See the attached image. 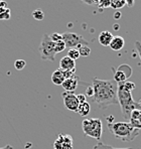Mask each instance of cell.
<instances>
[{
  "mask_svg": "<svg viewBox=\"0 0 141 149\" xmlns=\"http://www.w3.org/2000/svg\"><path fill=\"white\" fill-rule=\"evenodd\" d=\"M50 38L52 39V41L54 42H58V41L61 40V34L58 33V32H54L50 36Z\"/></svg>",
  "mask_w": 141,
  "mask_h": 149,
  "instance_id": "4316f807",
  "label": "cell"
},
{
  "mask_svg": "<svg viewBox=\"0 0 141 149\" xmlns=\"http://www.w3.org/2000/svg\"><path fill=\"white\" fill-rule=\"evenodd\" d=\"M26 65V62L24 60H16L14 63V68L17 70V71H21L25 68Z\"/></svg>",
  "mask_w": 141,
  "mask_h": 149,
  "instance_id": "cb8c5ba5",
  "label": "cell"
},
{
  "mask_svg": "<svg viewBox=\"0 0 141 149\" xmlns=\"http://www.w3.org/2000/svg\"><path fill=\"white\" fill-rule=\"evenodd\" d=\"M92 1H93V4H98L100 0H92Z\"/></svg>",
  "mask_w": 141,
  "mask_h": 149,
  "instance_id": "8d00e7d4",
  "label": "cell"
},
{
  "mask_svg": "<svg viewBox=\"0 0 141 149\" xmlns=\"http://www.w3.org/2000/svg\"><path fill=\"white\" fill-rule=\"evenodd\" d=\"M67 56H69L70 58H72L73 61L76 62V60H78V58H80V52H79V50L77 49H70L68 50Z\"/></svg>",
  "mask_w": 141,
  "mask_h": 149,
  "instance_id": "ffe728a7",
  "label": "cell"
},
{
  "mask_svg": "<svg viewBox=\"0 0 141 149\" xmlns=\"http://www.w3.org/2000/svg\"><path fill=\"white\" fill-rule=\"evenodd\" d=\"M61 71H63V70H61ZM63 74H64L65 79H70L74 76H76V69L70 70V71H63Z\"/></svg>",
  "mask_w": 141,
  "mask_h": 149,
  "instance_id": "484cf974",
  "label": "cell"
},
{
  "mask_svg": "<svg viewBox=\"0 0 141 149\" xmlns=\"http://www.w3.org/2000/svg\"><path fill=\"white\" fill-rule=\"evenodd\" d=\"M117 85L119 87L123 88V89L126 90V91H128V92H132L136 88L135 84H134L133 82H129V81H125V82H123V83H119Z\"/></svg>",
  "mask_w": 141,
  "mask_h": 149,
  "instance_id": "2e32d148",
  "label": "cell"
},
{
  "mask_svg": "<svg viewBox=\"0 0 141 149\" xmlns=\"http://www.w3.org/2000/svg\"><path fill=\"white\" fill-rule=\"evenodd\" d=\"M32 17L35 19V20H43V17H45V13H43V11L41 9H35L34 10V12H32Z\"/></svg>",
  "mask_w": 141,
  "mask_h": 149,
  "instance_id": "44dd1931",
  "label": "cell"
},
{
  "mask_svg": "<svg viewBox=\"0 0 141 149\" xmlns=\"http://www.w3.org/2000/svg\"><path fill=\"white\" fill-rule=\"evenodd\" d=\"M114 29H115V30H119V25H118V24H115V25H114Z\"/></svg>",
  "mask_w": 141,
  "mask_h": 149,
  "instance_id": "d590c367",
  "label": "cell"
},
{
  "mask_svg": "<svg viewBox=\"0 0 141 149\" xmlns=\"http://www.w3.org/2000/svg\"><path fill=\"white\" fill-rule=\"evenodd\" d=\"M113 37L114 36L112 34V32L108 31V30H103V31L100 32V34H99L98 39L101 45H103V47H109L112 39H113Z\"/></svg>",
  "mask_w": 141,
  "mask_h": 149,
  "instance_id": "7c38bea8",
  "label": "cell"
},
{
  "mask_svg": "<svg viewBox=\"0 0 141 149\" xmlns=\"http://www.w3.org/2000/svg\"><path fill=\"white\" fill-rule=\"evenodd\" d=\"M139 123H140V126H141V113H140V116H139Z\"/></svg>",
  "mask_w": 141,
  "mask_h": 149,
  "instance_id": "74e56055",
  "label": "cell"
},
{
  "mask_svg": "<svg viewBox=\"0 0 141 149\" xmlns=\"http://www.w3.org/2000/svg\"><path fill=\"white\" fill-rule=\"evenodd\" d=\"M65 80L66 79L64 77L63 71L61 69H58L57 71H54L52 74V82L56 86H61V84L65 82Z\"/></svg>",
  "mask_w": 141,
  "mask_h": 149,
  "instance_id": "5bb4252c",
  "label": "cell"
},
{
  "mask_svg": "<svg viewBox=\"0 0 141 149\" xmlns=\"http://www.w3.org/2000/svg\"><path fill=\"white\" fill-rule=\"evenodd\" d=\"M79 52H80V56H84V58H87L91 54V49L89 47V45H82L80 49H78Z\"/></svg>",
  "mask_w": 141,
  "mask_h": 149,
  "instance_id": "d6986e66",
  "label": "cell"
},
{
  "mask_svg": "<svg viewBox=\"0 0 141 149\" xmlns=\"http://www.w3.org/2000/svg\"><path fill=\"white\" fill-rule=\"evenodd\" d=\"M10 18V9L0 7V20H8Z\"/></svg>",
  "mask_w": 141,
  "mask_h": 149,
  "instance_id": "ac0fdd59",
  "label": "cell"
},
{
  "mask_svg": "<svg viewBox=\"0 0 141 149\" xmlns=\"http://www.w3.org/2000/svg\"><path fill=\"white\" fill-rule=\"evenodd\" d=\"M61 97H63L64 105H65L66 109L73 112H77L79 105H80L78 99H77V95H75L74 93H70V92H64Z\"/></svg>",
  "mask_w": 141,
  "mask_h": 149,
  "instance_id": "ba28073f",
  "label": "cell"
},
{
  "mask_svg": "<svg viewBox=\"0 0 141 149\" xmlns=\"http://www.w3.org/2000/svg\"><path fill=\"white\" fill-rule=\"evenodd\" d=\"M67 47H66V45L63 40H59L58 42H54V49H56V54H59V52H64Z\"/></svg>",
  "mask_w": 141,
  "mask_h": 149,
  "instance_id": "603a6c76",
  "label": "cell"
},
{
  "mask_svg": "<svg viewBox=\"0 0 141 149\" xmlns=\"http://www.w3.org/2000/svg\"><path fill=\"white\" fill-rule=\"evenodd\" d=\"M84 3L88 4V5H93V1L92 0H82Z\"/></svg>",
  "mask_w": 141,
  "mask_h": 149,
  "instance_id": "836d02e7",
  "label": "cell"
},
{
  "mask_svg": "<svg viewBox=\"0 0 141 149\" xmlns=\"http://www.w3.org/2000/svg\"><path fill=\"white\" fill-rule=\"evenodd\" d=\"M77 99H78L79 104H83V103L87 102V98H86V95H84V94H79V95H77Z\"/></svg>",
  "mask_w": 141,
  "mask_h": 149,
  "instance_id": "83f0119b",
  "label": "cell"
},
{
  "mask_svg": "<svg viewBox=\"0 0 141 149\" xmlns=\"http://www.w3.org/2000/svg\"><path fill=\"white\" fill-rule=\"evenodd\" d=\"M54 149H73V138L68 134H59L54 143Z\"/></svg>",
  "mask_w": 141,
  "mask_h": 149,
  "instance_id": "9c48e42d",
  "label": "cell"
},
{
  "mask_svg": "<svg viewBox=\"0 0 141 149\" xmlns=\"http://www.w3.org/2000/svg\"><path fill=\"white\" fill-rule=\"evenodd\" d=\"M125 45V40L122 36H114L113 39H112L111 43H110L109 47H111V49L115 50V52H119L124 47Z\"/></svg>",
  "mask_w": 141,
  "mask_h": 149,
  "instance_id": "4fadbf2b",
  "label": "cell"
},
{
  "mask_svg": "<svg viewBox=\"0 0 141 149\" xmlns=\"http://www.w3.org/2000/svg\"><path fill=\"white\" fill-rule=\"evenodd\" d=\"M79 77L74 76L73 78L70 79H66L65 82L61 84V87L64 88L66 92H70V93H74L75 91L77 90V88L79 86Z\"/></svg>",
  "mask_w": 141,
  "mask_h": 149,
  "instance_id": "30bf717a",
  "label": "cell"
},
{
  "mask_svg": "<svg viewBox=\"0 0 141 149\" xmlns=\"http://www.w3.org/2000/svg\"><path fill=\"white\" fill-rule=\"evenodd\" d=\"M40 58L43 61H48V62H54L56 60V49H54V42L52 41L50 36L45 33L41 37L40 45L38 47Z\"/></svg>",
  "mask_w": 141,
  "mask_h": 149,
  "instance_id": "5b68a950",
  "label": "cell"
},
{
  "mask_svg": "<svg viewBox=\"0 0 141 149\" xmlns=\"http://www.w3.org/2000/svg\"><path fill=\"white\" fill-rule=\"evenodd\" d=\"M135 47H136V50H137L138 54L140 56V60H141V45L139 41H135Z\"/></svg>",
  "mask_w": 141,
  "mask_h": 149,
  "instance_id": "f546056e",
  "label": "cell"
},
{
  "mask_svg": "<svg viewBox=\"0 0 141 149\" xmlns=\"http://www.w3.org/2000/svg\"><path fill=\"white\" fill-rule=\"evenodd\" d=\"M90 111H91V108H90V104L88 102H85L83 104H80L78 107V110H77V113L79 114L82 117H86V116L89 115Z\"/></svg>",
  "mask_w": 141,
  "mask_h": 149,
  "instance_id": "9a60e30c",
  "label": "cell"
},
{
  "mask_svg": "<svg viewBox=\"0 0 141 149\" xmlns=\"http://www.w3.org/2000/svg\"><path fill=\"white\" fill-rule=\"evenodd\" d=\"M139 105H140V108H141V101H140V102H139Z\"/></svg>",
  "mask_w": 141,
  "mask_h": 149,
  "instance_id": "f35d334b",
  "label": "cell"
},
{
  "mask_svg": "<svg viewBox=\"0 0 141 149\" xmlns=\"http://www.w3.org/2000/svg\"><path fill=\"white\" fill-rule=\"evenodd\" d=\"M59 69L63 71H70V70L76 69V62L70 58L68 56L61 58V62H59Z\"/></svg>",
  "mask_w": 141,
  "mask_h": 149,
  "instance_id": "8fae6325",
  "label": "cell"
},
{
  "mask_svg": "<svg viewBox=\"0 0 141 149\" xmlns=\"http://www.w3.org/2000/svg\"><path fill=\"white\" fill-rule=\"evenodd\" d=\"M98 6L101 9H106L108 7H111V3H110V0H100Z\"/></svg>",
  "mask_w": 141,
  "mask_h": 149,
  "instance_id": "d4e9b609",
  "label": "cell"
},
{
  "mask_svg": "<svg viewBox=\"0 0 141 149\" xmlns=\"http://www.w3.org/2000/svg\"><path fill=\"white\" fill-rule=\"evenodd\" d=\"M121 17V13L120 11H116L115 13H114V18L115 19H119Z\"/></svg>",
  "mask_w": 141,
  "mask_h": 149,
  "instance_id": "d6a6232c",
  "label": "cell"
},
{
  "mask_svg": "<svg viewBox=\"0 0 141 149\" xmlns=\"http://www.w3.org/2000/svg\"><path fill=\"white\" fill-rule=\"evenodd\" d=\"M61 40L68 49H80L82 45H89V41L76 32H64L61 33Z\"/></svg>",
  "mask_w": 141,
  "mask_h": 149,
  "instance_id": "8992f818",
  "label": "cell"
},
{
  "mask_svg": "<svg viewBox=\"0 0 141 149\" xmlns=\"http://www.w3.org/2000/svg\"><path fill=\"white\" fill-rule=\"evenodd\" d=\"M93 149H132V148H116V147H113V146L106 145V144L102 143L101 141H99L98 143L94 146Z\"/></svg>",
  "mask_w": 141,
  "mask_h": 149,
  "instance_id": "7402d4cb",
  "label": "cell"
},
{
  "mask_svg": "<svg viewBox=\"0 0 141 149\" xmlns=\"http://www.w3.org/2000/svg\"><path fill=\"white\" fill-rule=\"evenodd\" d=\"M92 87L94 89L93 102L101 109H106L110 105H118V86L114 80H101L94 78Z\"/></svg>",
  "mask_w": 141,
  "mask_h": 149,
  "instance_id": "6da1fadb",
  "label": "cell"
},
{
  "mask_svg": "<svg viewBox=\"0 0 141 149\" xmlns=\"http://www.w3.org/2000/svg\"><path fill=\"white\" fill-rule=\"evenodd\" d=\"M132 76V68L129 65H121L114 71V81L117 84L127 81Z\"/></svg>",
  "mask_w": 141,
  "mask_h": 149,
  "instance_id": "52a82bcc",
  "label": "cell"
},
{
  "mask_svg": "<svg viewBox=\"0 0 141 149\" xmlns=\"http://www.w3.org/2000/svg\"><path fill=\"white\" fill-rule=\"evenodd\" d=\"M125 1L126 0H110L111 3V7L114 9H121L125 6Z\"/></svg>",
  "mask_w": 141,
  "mask_h": 149,
  "instance_id": "e0dca14e",
  "label": "cell"
},
{
  "mask_svg": "<svg viewBox=\"0 0 141 149\" xmlns=\"http://www.w3.org/2000/svg\"><path fill=\"white\" fill-rule=\"evenodd\" d=\"M107 127L109 131L114 135L117 139L123 142L133 141L136 137L139 135L140 130L132 127L129 122H113L108 123Z\"/></svg>",
  "mask_w": 141,
  "mask_h": 149,
  "instance_id": "7a4b0ae2",
  "label": "cell"
},
{
  "mask_svg": "<svg viewBox=\"0 0 141 149\" xmlns=\"http://www.w3.org/2000/svg\"><path fill=\"white\" fill-rule=\"evenodd\" d=\"M118 86V85H117ZM117 100L118 105L121 107V113L126 122H129L130 114L133 110H141L139 103L135 102L132 97V93L124 90L123 88L118 86L117 90Z\"/></svg>",
  "mask_w": 141,
  "mask_h": 149,
  "instance_id": "3957f363",
  "label": "cell"
},
{
  "mask_svg": "<svg viewBox=\"0 0 141 149\" xmlns=\"http://www.w3.org/2000/svg\"><path fill=\"white\" fill-rule=\"evenodd\" d=\"M86 96H88V97H91V98L94 96V89H93V87H92V85L88 87L87 90H86Z\"/></svg>",
  "mask_w": 141,
  "mask_h": 149,
  "instance_id": "f1b7e54d",
  "label": "cell"
},
{
  "mask_svg": "<svg viewBox=\"0 0 141 149\" xmlns=\"http://www.w3.org/2000/svg\"><path fill=\"white\" fill-rule=\"evenodd\" d=\"M125 5L128 6V7L134 6V0H126V1H125Z\"/></svg>",
  "mask_w": 141,
  "mask_h": 149,
  "instance_id": "4dcf8cb0",
  "label": "cell"
},
{
  "mask_svg": "<svg viewBox=\"0 0 141 149\" xmlns=\"http://www.w3.org/2000/svg\"><path fill=\"white\" fill-rule=\"evenodd\" d=\"M0 149H12V147H11V146H9V145H7V146H5V147L0 148Z\"/></svg>",
  "mask_w": 141,
  "mask_h": 149,
  "instance_id": "e575fe53",
  "label": "cell"
},
{
  "mask_svg": "<svg viewBox=\"0 0 141 149\" xmlns=\"http://www.w3.org/2000/svg\"><path fill=\"white\" fill-rule=\"evenodd\" d=\"M113 121H114L113 116H112V115L108 116V117H107V122H108V123H113Z\"/></svg>",
  "mask_w": 141,
  "mask_h": 149,
  "instance_id": "1f68e13d",
  "label": "cell"
},
{
  "mask_svg": "<svg viewBox=\"0 0 141 149\" xmlns=\"http://www.w3.org/2000/svg\"><path fill=\"white\" fill-rule=\"evenodd\" d=\"M82 129L86 136L94 138V139L98 140V142L102 138L103 124L102 121L100 119H98V118L85 119L82 122Z\"/></svg>",
  "mask_w": 141,
  "mask_h": 149,
  "instance_id": "277c9868",
  "label": "cell"
}]
</instances>
